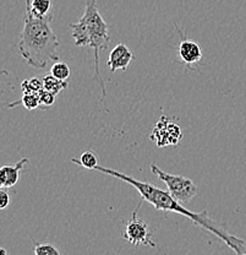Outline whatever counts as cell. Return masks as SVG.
Returning a JSON list of instances; mask_svg holds the SVG:
<instances>
[{
    "instance_id": "obj_4",
    "label": "cell",
    "mask_w": 246,
    "mask_h": 255,
    "mask_svg": "<svg viewBox=\"0 0 246 255\" xmlns=\"http://www.w3.org/2000/svg\"><path fill=\"white\" fill-rule=\"evenodd\" d=\"M151 172L165 184L166 190L182 204H187L196 196L197 187L190 178L184 175L166 173L155 163L151 164Z\"/></svg>"
},
{
    "instance_id": "obj_14",
    "label": "cell",
    "mask_w": 246,
    "mask_h": 255,
    "mask_svg": "<svg viewBox=\"0 0 246 255\" xmlns=\"http://www.w3.org/2000/svg\"><path fill=\"white\" fill-rule=\"evenodd\" d=\"M21 89L23 94H39L43 90V78L26 79L21 82Z\"/></svg>"
},
{
    "instance_id": "obj_13",
    "label": "cell",
    "mask_w": 246,
    "mask_h": 255,
    "mask_svg": "<svg viewBox=\"0 0 246 255\" xmlns=\"http://www.w3.org/2000/svg\"><path fill=\"white\" fill-rule=\"evenodd\" d=\"M22 105L26 110L32 111L36 110V108H39V96L38 94H23L21 101H17V102L10 103L9 107L14 108L15 106L17 105Z\"/></svg>"
},
{
    "instance_id": "obj_8",
    "label": "cell",
    "mask_w": 246,
    "mask_h": 255,
    "mask_svg": "<svg viewBox=\"0 0 246 255\" xmlns=\"http://www.w3.org/2000/svg\"><path fill=\"white\" fill-rule=\"evenodd\" d=\"M179 33L181 36V42L179 44V55H180L182 63L190 70V69H192V66L197 65L201 62V59H202V50H201V47L198 46L196 42L191 41L189 38H185L180 31H179Z\"/></svg>"
},
{
    "instance_id": "obj_3",
    "label": "cell",
    "mask_w": 246,
    "mask_h": 255,
    "mask_svg": "<svg viewBox=\"0 0 246 255\" xmlns=\"http://www.w3.org/2000/svg\"><path fill=\"white\" fill-rule=\"evenodd\" d=\"M71 34L78 47H91L94 52V70L103 96H107L105 85L99 73V52L110 46L109 26L100 15L96 0H87L83 15L78 22L70 23Z\"/></svg>"
},
{
    "instance_id": "obj_1",
    "label": "cell",
    "mask_w": 246,
    "mask_h": 255,
    "mask_svg": "<svg viewBox=\"0 0 246 255\" xmlns=\"http://www.w3.org/2000/svg\"><path fill=\"white\" fill-rule=\"evenodd\" d=\"M94 171L108 174L110 177L116 178V179H120L123 182L130 184L131 187H134L135 189L139 191L142 200L150 203L151 205H153L155 209L161 210V211L164 212H175V214H180L182 216L187 217L195 225L200 226L203 230L208 231L213 236H216L217 238L223 241L237 254H242L246 252V243L244 239L230 235L228 231H227V228L224 227V225L213 221L212 219L208 217L207 211L195 212L186 209V206H184V204L176 200L168 190L160 189V188L156 187L152 183L142 182V180L136 179V178L131 177V175L121 173V172L116 171V169L108 168V167L97 166L94 168Z\"/></svg>"
},
{
    "instance_id": "obj_5",
    "label": "cell",
    "mask_w": 246,
    "mask_h": 255,
    "mask_svg": "<svg viewBox=\"0 0 246 255\" xmlns=\"http://www.w3.org/2000/svg\"><path fill=\"white\" fill-rule=\"evenodd\" d=\"M142 199L141 201L139 203L136 209H135L134 214H132L131 219L126 222L125 225V231L123 233V237L125 241H128L129 243H131L132 246L135 247H139L141 244L144 246H150V247H157L156 246L155 242L152 241L151 238V231H150V226L147 225L141 217H139L137 212H139L140 206L142 204Z\"/></svg>"
},
{
    "instance_id": "obj_10",
    "label": "cell",
    "mask_w": 246,
    "mask_h": 255,
    "mask_svg": "<svg viewBox=\"0 0 246 255\" xmlns=\"http://www.w3.org/2000/svg\"><path fill=\"white\" fill-rule=\"evenodd\" d=\"M50 11H52V0H27L26 1V12L34 17H53Z\"/></svg>"
},
{
    "instance_id": "obj_6",
    "label": "cell",
    "mask_w": 246,
    "mask_h": 255,
    "mask_svg": "<svg viewBox=\"0 0 246 255\" xmlns=\"http://www.w3.org/2000/svg\"><path fill=\"white\" fill-rule=\"evenodd\" d=\"M181 137L182 132L180 127L171 123L165 117H162L160 119V122L156 124L155 129H153L152 134H151V139L156 142L158 147L178 145Z\"/></svg>"
},
{
    "instance_id": "obj_2",
    "label": "cell",
    "mask_w": 246,
    "mask_h": 255,
    "mask_svg": "<svg viewBox=\"0 0 246 255\" xmlns=\"http://www.w3.org/2000/svg\"><path fill=\"white\" fill-rule=\"evenodd\" d=\"M52 18H38L26 12L17 48L26 63L32 68L44 69L48 62L59 60L60 44L50 27Z\"/></svg>"
},
{
    "instance_id": "obj_9",
    "label": "cell",
    "mask_w": 246,
    "mask_h": 255,
    "mask_svg": "<svg viewBox=\"0 0 246 255\" xmlns=\"http://www.w3.org/2000/svg\"><path fill=\"white\" fill-rule=\"evenodd\" d=\"M30 163V159L23 157L14 164H4L0 168V185L4 189L15 187L21 178V171Z\"/></svg>"
},
{
    "instance_id": "obj_11",
    "label": "cell",
    "mask_w": 246,
    "mask_h": 255,
    "mask_svg": "<svg viewBox=\"0 0 246 255\" xmlns=\"http://www.w3.org/2000/svg\"><path fill=\"white\" fill-rule=\"evenodd\" d=\"M71 161H73L74 163L79 164V166L83 167V168L92 169V171H94V168H96L97 166H99L98 155L91 150L84 151V152L80 156V158H73Z\"/></svg>"
},
{
    "instance_id": "obj_16",
    "label": "cell",
    "mask_w": 246,
    "mask_h": 255,
    "mask_svg": "<svg viewBox=\"0 0 246 255\" xmlns=\"http://www.w3.org/2000/svg\"><path fill=\"white\" fill-rule=\"evenodd\" d=\"M34 255H62L60 251L52 243H36L34 242Z\"/></svg>"
},
{
    "instance_id": "obj_20",
    "label": "cell",
    "mask_w": 246,
    "mask_h": 255,
    "mask_svg": "<svg viewBox=\"0 0 246 255\" xmlns=\"http://www.w3.org/2000/svg\"><path fill=\"white\" fill-rule=\"evenodd\" d=\"M238 255H246V252H244V253H242V254H238Z\"/></svg>"
},
{
    "instance_id": "obj_12",
    "label": "cell",
    "mask_w": 246,
    "mask_h": 255,
    "mask_svg": "<svg viewBox=\"0 0 246 255\" xmlns=\"http://www.w3.org/2000/svg\"><path fill=\"white\" fill-rule=\"evenodd\" d=\"M69 82L64 81V80H59L55 76H53L52 74H48L43 78V89L47 91L52 92L55 96H58L63 90H65L68 87Z\"/></svg>"
},
{
    "instance_id": "obj_7",
    "label": "cell",
    "mask_w": 246,
    "mask_h": 255,
    "mask_svg": "<svg viewBox=\"0 0 246 255\" xmlns=\"http://www.w3.org/2000/svg\"><path fill=\"white\" fill-rule=\"evenodd\" d=\"M132 58L134 54L130 48L124 43H119L110 50L107 65L109 66L112 73H115L116 70H125L132 62Z\"/></svg>"
},
{
    "instance_id": "obj_15",
    "label": "cell",
    "mask_w": 246,
    "mask_h": 255,
    "mask_svg": "<svg viewBox=\"0 0 246 255\" xmlns=\"http://www.w3.org/2000/svg\"><path fill=\"white\" fill-rule=\"evenodd\" d=\"M50 74L53 76H55L57 79L59 80H64V81H68V79L70 78L71 74V69L69 64H66L64 62H55L50 68Z\"/></svg>"
},
{
    "instance_id": "obj_18",
    "label": "cell",
    "mask_w": 246,
    "mask_h": 255,
    "mask_svg": "<svg viewBox=\"0 0 246 255\" xmlns=\"http://www.w3.org/2000/svg\"><path fill=\"white\" fill-rule=\"evenodd\" d=\"M11 204V196L6 193L4 189L0 191V209H6Z\"/></svg>"
},
{
    "instance_id": "obj_17",
    "label": "cell",
    "mask_w": 246,
    "mask_h": 255,
    "mask_svg": "<svg viewBox=\"0 0 246 255\" xmlns=\"http://www.w3.org/2000/svg\"><path fill=\"white\" fill-rule=\"evenodd\" d=\"M38 96H39V108H42V110H46V108H48L50 106L54 105L55 97H57L54 94H52V92L47 91V90L44 89L39 92Z\"/></svg>"
},
{
    "instance_id": "obj_19",
    "label": "cell",
    "mask_w": 246,
    "mask_h": 255,
    "mask_svg": "<svg viewBox=\"0 0 246 255\" xmlns=\"http://www.w3.org/2000/svg\"><path fill=\"white\" fill-rule=\"evenodd\" d=\"M0 252H1V255H7V252H6V249H5V248L0 249Z\"/></svg>"
}]
</instances>
